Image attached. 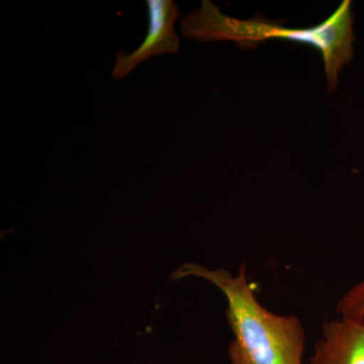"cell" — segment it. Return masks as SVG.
<instances>
[{
  "label": "cell",
  "instance_id": "obj_4",
  "mask_svg": "<svg viewBox=\"0 0 364 364\" xmlns=\"http://www.w3.org/2000/svg\"><path fill=\"white\" fill-rule=\"evenodd\" d=\"M309 364H364V324L344 318L326 323Z\"/></svg>",
  "mask_w": 364,
  "mask_h": 364
},
{
  "label": "cell",
  "instance_id": "obj_3",
  "mask_svg": "<svg viewBox=\"0 0 364 364\" xmlns=\"http://www.w3.org/2000/svg\"><path fill=\"white\" fill-rule=\"evenodd\" d=\"M148 32L142 45L135 51L117 53L112 78L117 81L128 76L139 64L162 54H174L179 49L176 23L179 18L178 6L171 0H148Z\"/></svg>",
  "mask_w": 364,
  "mask_h": 364
},
{
  "label": "cell",
  "instance_id": "obj_5",
  "mask_svg": "<svg viewBox=\"0 0 364 364\" xmlns=\"http://www.w3.org/2000/svg\"><path fill=\"white\" fill-rule=\"evenodd\" d=\"M336 310L341 318L364 324V279L342 296Z\"/></svg>",
  "mask_w": 364,
  "mask_h": 364
},
{
  "label": "cell",
  "instance_id": "obj_2",
  "mask_svg": "<svg viewBox=\"0 0 364 364\" xmlns=\"http://www.w3.org/2000/svg\"><path fill=\"white\" fill-rule=\"evenodd\" d=\"M181 31L186 39L200 42L232 41L237 46L250 48L269 39H284L314 46L324 61L328 88L333 92L338 85L340 72L353 58V14L351 2L345 0L329 18L308 28H282L267 20H237L228 16L210 0L200 9L186 14Z\"/></svg>",
  "mask_w": 364,
  "mask_h": 364
},
{
  "label": "cell",
  "instance_id": "obj_1",
  "mask_svg": "<svg viewBox=\"0 0 364 364\" xmlns=\"http://www.w3.org/2000/svg\"><path fill=\"white\" fill-rule=\"evenodd\" d=\"M196 277L219 287L228 301L227 318L234 339L228 353L232 364H303L306 333L296 316L277 315L261 306L247 279L246 265L236 275L186 263L171 279Z\"/></svg>",
  "mask_w": 364,
  "mask_h": 364
}]
</instances>
